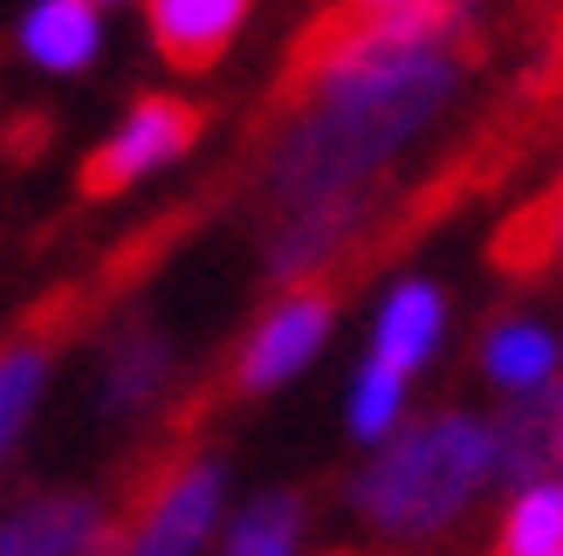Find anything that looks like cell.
Listing matches in <instances>:
<instances>
[{
	"label": "cell",
	"mask_w": 563,
	"mask_h": 556,
	"mask_svg": "<svg viewBox=\"0 0 563 556\" xmlns=\"http://www.w3.org/2000/svg\"><path fill=\"white\" fill-rule=\"evenodd\" d=\"M495 475V433L467 412H446L399 433L357 481V509L378 522L385 536H427L454 515L474 488Z\"/></svg>",
	"instance_id": "obj_1"
},
{
	"label": "cell",
	"mask_w": 563,
	"mask_h": 556,
	"mask_svg": "<svg viewBox=\"0 0 563 556\" xmlns=\"http://www.w3.org/2000/svg\"><path fill=\"white\" fill-rule=\"evenodd\" d=\"M220 494H228V467L165 460L145 481V494H137L131 530H118L124 556H192L213 536V522H220Z\"/></svg>",
	"instance_id": "obj_2"
},
{
	"label": "cell",
	"mask_w": 563,
	"mask_h": 556,
	"mask_svg": "<svg viewBox=\"0 0 563 556\" xmlns=\"http://www.w3.org/2000/svg\"><path fill=\"white\" fill-rule=\"evenodd\" d=\"M336 296H344V275H309V282H296L289 296L275 302V310L255 323V337L241 344V365H234V392H268V385L296 378L309 357H317V344L330 337V316H336Z\"/></svg>",
	"instance_id": "obj_3"
},
{
	"label": "cell",
	"mask_w": 563,
	"mask_h": 556,
	"mask_svg": "<svg viewBox=\"0 0 563 556\" xmlns=\"http://www.w3.org/2000/svg\"><path fill=\"white\" fill-rule=\"evenodd\" d=\"M200 124H207V110L186 103V97H137L131 118H124V131L110 137L103 152L82 158V192H90V200H103V192H124L131 179H145L152 165L179 158L192 137H200Z\"/></svg>",
	"instance_id": "obj_4"
},
{
	"label": "cell",
	"mask_w": 563,
	"mask_h": 556,
	"mask_svg": "<svg viewBox=\"0 0 563 556\" xmlns=\"http://www.w3.org/2000/svg\"><path fill=\"white\" fill-rule=\"evenodd\" d=\"M255 0H145L152 14V42L173 69H213L234 48L241 21Z\"/></svg>",
	"instance_id": "obj_5"
},
{
	"label": "cell",
	"mask_w": 563,
	"mask_h": 556,
	"mask_svg": "<svg viewBox=\"0 0 563 556\" xmlns=\"http://www.w3.org/2000/svg\"><path fill=\"white\" fill-rule=\"evenodd\" d=\"M556 447H563V385H529V399H516L495 426V467L516 488H537Z\"/></svg>",
	"instance_id": "obj_6"
},
{
	"label": "cell",
	"mask_w": 563,
	"mask_h": 556,
	"mask_svg": "<svg viewBox=\"0 0 563 556\" xmlns=\"http://www.w3.org/2000/svg\"><path fill=\"white\" fill-rule=\"evenodd\" d=\"M97 543V509L82 494H55V502L21 509L0 522V556H76Z\"/></svg>",
	"instance_id": "obj_7"
},
{
	"label": "cell",
	"mask_w": 563,
	"mask_h": 556,
	"mask_svg": "<svg viewBox=\"0 0 563 556\" xmlns=\"http://www.w3.org/2000/svg\"><path fill=\"white\" fill-rule=\"evenodd\" d=\"M433 344H440V296L427 282H406L385 302V316H378V357L372 365H391L399 378H412L419 365H427Z\"/></svg>",
	"instance_id": "obj_8"
},
{
	"label": "cell",
	"mask_w": 563,
	"mask_h": 556,
	"mask_svg": "<svg viewBox=\"0 0 563 556\" xmlns=\"http://www.w3.org/2000/svg\"><path fill=\"white\" fill-rule=\"evenodd\" d=\"M21 42L42 69H82L97 55V0H42Z\"/></svg>",
	"instance_id": "obj_9"
},
{
	"label": "cell",
	"mask_w": 563,
	"mask_h": 556,
	"mask_svg": "<svg viewBox=\"0 0 563 556\" xmlns=\"http://www.w3.org/2000/svg\"><path fill=\"white\" fill-rule=\"evenodd\" d=\"M556 247H563V186H550V192H537L509 227L495 234V268L501 275H543L550 262H556Z\"/></svg>",
	"instance_id": "obj_10"
},
{
	"label": "cell",
	"mask_w": 563,
	"mask_h": 556,
	"mask_svg": "<svg viewBox=\"0 0 563 556\" xmlns=\"http://www.w3.org/2000/svg\"><path fill=\"white\" fill-rule=\"evenodd\" d=\"M42 378H48V344L42 337H21V344L0 351V454L21 440L27 412L42 399Z\"/></svg>",
	"instance_id": "obj_11"
},
{
	"label": "cell",
	"mask_w": 563,
	"mask_h": 556,
	"mask_svg": "<svg viewBox=\"0 0 563 556\" xmlns=\"http://www.w3.org/2000/svg\"><path fill=\"white\" fill-rule=\"evenodd\" d=\"M563 549V481H537L516 494L509 509V530H501V549L495 556H556Z\"/></svg>",
	"instance_id": "obj_12"
},
{
	"label": "cell",
	"mask_w": 563,
	"mask_h": 556,
	"mask_svg": "<svg viewBox=\"0 0 563 556\" xmlns=\"http://www.w3.org/2000/svg\"><path fill=\"white\" fill-rule=\"evenodd\" d=\"M488 371L501 385H516V392H529V385H550L556 371V337L537 323H501L488 337Z\"/></svg>",
	"instance_id": "obj_13"
},
{
	"label": "cell",
	"mask_w": 563,
	"mask_h": 556,
	"mask_svg": "<svg viewBox=\"0 0 563 556\" xmlns=\"http://www.w3.org/2000/svg\"><path fill=\"white\" fill-rule=\"evenodd\" d=\"M296 494H268L241 515V530L228 543V556H296Z\"/></svg>",
	"instance_id": "obj_14"
},
{
	"label": "cell",
	"mask_w": 563,
	"mask_h": 556,
	"mask_svg": "<svg viewBox=\"0 0 563 556\" xmlns=\"http://www.w3.org/2000/svg\"><path fill=\"white\" fill-rule=\"evenodd\" d=\"M399 399H406V378L391 371V365H372L357 378V399H351V426L364 433V440H378L391 420H399Z\"/></svg>",
	"instance_id": "obj_15"
},
{
	"label": "cell",
	"mask_w": 563,
	"mask_h": 556,
	"mask_svg": "<svg viewBox=\"0 0 563 556\" xmlns=\"http://www.w3.org/2000/svg\"><path fill=\"white\" fill-rule=\"evenodd\" d=\"M165 344H152V337H137V344H124L118 351V365H110V405H131V399H145L152 385H165Z\"/></svg>",
	"instance_id": "obj_16"
},
{
	"label": "cell",
	"mask_w": 563,
	"mask_h": 556,
	"mask_svg": "<svg viewBox=\"0 0 563 556\" xmlns=\"http://www.w3.org/2000/svg\"><path fill=\"white\" fill-rule=\"evenodd\" d=\"M537 97H563V21H556V42H550V63H543V76L529 82Z\"/></svg>",
	"instance_id": "obj_17"
},
{
	"label": "cell",
	"mask_w": 563,
	"mask_h": 556,
	"mask_svg": "<svg viewBox=\"0 0 563 556\" xmlns=\"http://www.w3.org/2000/svg\"><path fill=\"white\" fill-rule=\"evenodd\" d=\"M351 14H372V21H385V14H412V8H427V0H344Z\"/></svg>",
	"instance_id": "obj_18"
},
{
	"label": "cell",
	"mask_w": 563,
	"mask_h": 556,
	"mask_svg": "<svg viewBox=\"0 0 563 556\" xmlns=\"http://www.w3.org/2000/svg\"><path fill=\"white\" fill-rule=\"evenodd\" d=\"M556 467H563V447H556Z\"/></svg>",
	"instance_id": "obj_19"
},
{
	"label": "cell",
	"mask_w": 563,
	"mask_h": 556,
	"mask_svg": "<svg viewBox=\"0 0 563 556\" xmlns=\"http://www.w3.org/2000/svg\"><path fill=\"white\" fill-rule=\"evenodd\" d=\"M556 262H563V247H556Z\"/></svg>",
	"instance_id": "obj_20"
},
{
	"label": "cell",
	"mask_w": 563,
	"mask_h": 556,
	"mask_svg": "<svg viewBox=\"0 0 563 556\" xmlns=\"http://www.w3.org/2000/svg\"><path fill=\"white\" fill-rule=\"evenodd\" d=\"M336 556H351V549H336Z\"/></svg>",
	"instance_id": "obj_21"
},
{
	"label": "cell",
	"mask_w": 563,
	"mask_h": 556,
	"mask_svg": "<svg viewBox=\"0 0 563 556\" xmlns=\"http://www.w3.org/2000/svg\"><path fill=\"white\" fill-rule=\"evenodd\" d=\"M97 8H103V0H97Z\"/></svg>",
	"instance_id": "obj_22"
},
{
	"label": "cell",
	"mask_w": 563,
	"mask_h": 556,
	"mask_svg": "<svg viewBox=\"0 0 563 556\" xmlns=\"http://www.w3.org/2000/svg\"><path fill=\"white\" fill-rule=\"evenodd\" d=\"M556 186H563V179H556Z\"/></svg>",
	"instance_id": "obj_23"
},
{
	"label": "cell",
	"mask_w": 563,
	"mask_h": 556,
	"mask_svg": "<svg viewBox=\"0 0 563 556\" xmlns=\"http://www.w3.org/2000/svg\"><path fill=\"white\" fill-rule=\"evenodd\" d=\"M556 556H563V549H556Z\"/></svg>",
	"instance_id": "obj_24"
}]
</instances>
